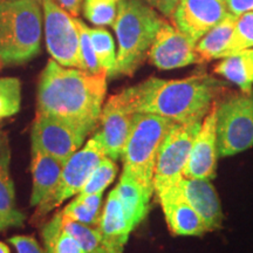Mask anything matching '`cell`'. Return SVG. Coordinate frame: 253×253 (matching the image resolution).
<instances>
[{"label": "cell", "mask_w": 253, "mask_h": 253, "mask_svg": "<svg viewBox=\"0 0 253 253\" xmlns=\"http://www.w3.org/2000/svg\"><path fill=\"white\" fill-rule=\"evenodd\" d=\"M41 0L0 1V66L21 65L40 53Z\"/></svg>", "instance_id": "4"}, {"label": "cell", "mask_w": 253, "mask_h": 253, "mask_svg": "<svg viewBox=\"0 0 253 253\" xmlns=\"http://www.w3.org/2000/svg\"><path fill=\"white\" fill-rule=\"evenodd\" d=\"M66 162L47 155L42 151L32 149V175L33 188L31 195V205L37 207L58 184Z\"/></svg>", "instance_id": "19"}, {"label": "cell", "mask_w": 253, "mask_h": 253, "mask_svg": "<svg viewBox=\"0 0 253 253\" xmlns=\"http://www.w3.org/2000/svg\"><path fill=\"white\" fill-rule=\"evenodd\" d=\"M62 213L82 224L99 227L102 214V194L79 195L63 209Z\"/></svg>", "instance_id": "23"}, {"label": "cell", "mask_w": 253, "mask_h": 253, "mask_svg": "<svg viewBox=\"0 0 253 253\" xmlns=\"http://www.w3.org/2000/svg\"><path fill=\"white\" fill-rule=\"evenodd\" d=\"M107 253H123V250H110Z\"/></svg>", "instance_id": "39"}, {"label": "cell", "mask_w": 253, "mask_h": 253, "mask_svg": "<svg viewBox=\"0 0 253 253\" xmlns=\"http://www.w3.org/2000/svg\"><path fill=\"white\" fill-rule=\"evenodd\" d=\"M135 114L121 93L112 95L102 107L99 131L106 156L118 161L121 158L126 142L134 125Z\"/></svg>", "instance_id": "12"}, {"label": "cell", "mask_w": 253, "mask_h": 253, "mask_svg": "<svg viewBox=\"0 0 253 253\" xmlns=\"http://www.w3.org/2000/svg\"><path fill=\"white\" fill-rule=\"evenodd\" d=\"M227 12L239 17V15L253 12V0H224Z\"/></svg>", "instance_id": "34"}, {"label": "cell", "mask_w": 253, "mask_h": 253, "mask_svg": "<svg viewBox=\"0 0 253 253\" xmlns=\"http://www.w3.org/2000/svg\"><path fill=\"white\" fill-rule=\"evenodd\" d=\"M106 157L100 134L96 132L87 142L84 149L77 151L63 166L61 176L55 188L37 205L34 218H42L53 209L58 208L66 199L80 194L91 172Z\"/></svg>", "instance_id": "7"}, {"label": "cell", "mask_w": 253, "mask_h": 253, "mask_svg": "<svg viewBox=\"0 0 253 253\" xmlns=\"http://www.w3.org/2000/svg\"><path fill=\"white\" fill-rule=\"evenodd\" d=\"M163 19L143 0H121L113 24L119 50L115 75L131 77L147 59Z\"/></svg>", "instance_id": "3"}, {"label": "cell", "mask_w": 253, "mask_h": 253, "mask_svg": "<svg viewBox=\"0 0 253 253\" xmlns=\"http://www.w3.org/2000/svg\"><path fill=\"white\" fill-rule=\"evenodd\" d=\"M121 0H84V2H90V4H96V2H100V4H120Z\"/></svg>", "instance_id": "36"}, {"label": "cell", "mask_w": 253, "mask_h": 253, "mask_svg": "<svg viewBox=\"0 0 253 253\" xmlns=\"http://www.w3.org/2000/svg\"><path fill=\"white\" fill-rule=\"evenodd\" d=\"M250 48H253V12H248L237 17L232 38L223 59Z\"/></svg>", "instance_id": "27"}, {"label": "cell", "mask_w": 253, "mask_h": 253, "mask_svg": "<svg viewBox=\"0 0 253 253\" xmlns=\"http://www.w3.org/2000/svg\"><path fill=\"white\" fill-rule=\"evenodd\" d=\"M202 121L177 123L167 135L155 168L154 192L156 196L178 185L182 181L192 143Z\"/></svg>", "instance_id": "8"}, {"label": "cell", "mask_w": 253, "mask_h": 253, "mask_svg": "<svg viewBox=\"0 0 253 253\" xmlns=\"http://www.w3.org/2000/svg\"><path fill=\"white\" fill-rule=\"evenodd\" d=\"M62 229L71 235L80 244L86 253H107L112 249H108L104 244L102 236L97 227H93L82 224L62 213L61 211Z\"/></svg>", "instance_id": "24"}, {"label": "cell", "mask_w": 253, "mask_h": 253, "mask_svg": "<svg viewBox=\"0 0 253 253\" xmlns=\"http://www.w3.org/2000/svg\"><path fill=\"white\" fill-rule=\"evenodd\" d=\"M214 73L237 84L242 91L253 89V61L246 50L224 58L214 67Z\"/></svg>", "instance_id": "22"}, {"label": "cell", "mask_w": 253, "mask_h": 253, "mask_svg": "<svg viewBox=\"0 0 253 253\" xmlns=\"http://www.w3.org/2000/svg\"><path fill=\"white\" fill-rule=\"evenodd\" d=\"M9 243L14 246L18 253H47L39 243L31 236H14L9 238Z\"/></svg>", "instance_id": "32"}, {"label": "cell", "mask_w": 253, "mask_h": 253, "mask_svg": "<svg viewBox=\"0 0 253 253\" xmlns=\"http://www.w3.org/2000/svg\"><path fill=\"white\" fill-rule=\"evenodd\" d=\"M183 197L201 217L208 231L219 229L223 221V211L219 197L208 179L182 178L179 182Z\"/></svg>", "instance_id": "16"}, {"label": "cell", "mask_w": 253, "mask_h": 253, "mask_svg": "<svg viewBox=\"0 0 253 253\" xmlns=\"http://www.w3.org/2000/svg\"><path fill=\"white\" fill-rule=\"evenodd\" d=\"M0 253H11L9 252L8 246H6V244H4V243L1 242H0Z\"/></svg>", "instance_id": "37"}, {"label": "cell", "mask_w": 253, "mask_h": 253, "mask_svg": "<svg viewBox=\"0 0 253 253\" xmlns=\"http://www.w3.org/2000/svg\"><path fill=\"white\" fill-rule=\"evenodd\" d=\"M89 36L91 45H93L95 55L99 60L100 66L107 72L108 77L115 75L116 54L114 38L108 31L104 28H89Z\"/></svg>", "instance_id": "26"}, {"label": "cell", "mask_w": 253, "mask_h": 253, "mask_svg": "<svg viewBox=\"0 0 253 253\" xmlns=\"http://www.w3.org/2000/svg\"><path fill=\"white\" fill-rule=\"evenodd\" d=\"M42 239L47 253H86L77 240L62 229L61 211L43 227Z\"/></svg>", "instance_id": "25"}, {"label": "cell", "mask_w": 253, "mask_h": 253, "mask_svg": "<svg viewBox=\"0 0 253 253\" xmlns=\"http://www.w3.org/2000/svg\"><path fill=\"white\" fill-rule=\"evenodd\" d=\"M55 1L60 7L75 18L79 17L84 4V0H55Z\"/></svg>", "instance_id": "35"}, {"label": "cell", "mask_w": 253, "mask_h": 253, "mask_svg": "<svg viewBox=\"0 0 253 253\" xmlns=\"http://www.w3.org/2000/svg\"><path fill=\"white\" fill-rule=\"evenodd\" d=\"M218 156L217 103H214L195 136L183 178L213 179L216 177Z\"/></svg>", "instance_id": "13"}, {"label": "cell", "mask_w": 253, "mask_h": 253, "mask_svg": "<svg viewBox=\"0 0 253 253\" xmlns=\"http://www.w3.org/2000/svg\"><path fill=\"white\" fill-rule=\"evenodd\" d=\"M246 52H248V54L250 55V58H251V59H252V61H253V48L246 49Z\"/></svg>", "instance_id": "38"}, {"label": "cell", "mask_w": 253, "mask_h": 253, "mask_svg": "<svg viewBox=\"0 0 253 253\" xmlns=\"http://www.w3.org/2000/svg\"><path fill=\"white\" fill-rule=\"evenodd\" d=\"M236 15L229 13L224 20L211 28L196 43V53L199 61L208 62L214 59H223L224 53L232 38L236 24Z\"/></svg>", "instance_id": "21"}, {"label": "cell", "mask_w": 253, "mask_h": 253, "mask_svg": "<svg viewBox=\"0 0 253 253\" xmlns=\"http://www.w3.org/2000/svg\"><path fill=\"white\" fill-rule=\"evenodd\" d=\"M46 46L53 60L63 67L80 69V39L74 18L54 0H41Z\"/></svg>", "instance_id": "9"}, {"label": "cell", "mask_w": 253, "mask_h": 253, "mask_svg": "<svg viewBox=\"0 0 253 253\" xmlns=\"http://www.w3.org/2000/svg\"><path fill=\"white\" fill-rule=\"evenodd\" d=\"M217 140L221 157L253 147V89L217 103Z\"/></svg>", "instance_id": "6"}, {"label": "cell", "mask_w": 253, "mask_h": 253, "mask_svg": "<svg viewBox=\"0 0 253 253\" xmlns=\"http://www.w3.org/2000/svg\"><path fill=\"white\" fill-rule=\"evenodd\" d=\"M21 82L17 78L0 79V120L13 116L20 110Z\"/></svg>", "instance_id": "29"}, {"label": "cell", "mask_w": 253, "mask_h": 253, "mask_svg": "<svg viewBox=\"0 0 253 253\" xmlns=\"http://www.w3.org/2000/svg\"><path fill=\"white\" fill-rule=\"evenodd\" d=\"M227 14L224 0H181L170 19L177 30L197 43Z\"/></svg>", "instance_id": "14"}, {"label": "cell", "mask_w": 253, "mask_h": 253, "mask_svg": "<svg viewBox=\"0 0 253 253\" xmlns=\"http://www.w3.org/2000/svg\"><path fill=\"white\" fill-rule=\"evenodd\" d=\"M97 229L102 236L104 244L112 250H123L126 243L128 242L129 235L134 230L126 216L115 190L109 192L106 204L102 209Z\"/></svg>", "instance_id": "17"}, {"label": "cell", "mask_w": 253, "mask_h": 253, "mask_svg": "<svg viewBox=\"0 0 253 253\" xmlns=\"http://www.w3.org/2000/svg\"><path fill=\"white\" fill-rule=\"evenodd\" d=\"M0 1H4V0H0Z\"/></svg>", "instance_id": "40"}, {"label": "cell", "mask_w": 253, "mask_h": 253, "mask_svg": "<svg viewBox=\"0 0 253 253\" xmlns=\"http://www.w3.org/2000/svg\"><path fill=\"white\" fill-rule=\"evenodd\" d=\"M107 77L106 72L91 74L49 60L38 84L37 113L58 119L89 135L100 122Z\"/></svg>", "instance_id": "1"}, {"label": "cell", "mask_w": 253, "mask_h": 253, "mask_svg": "<svg viewBox=\"0 0 253 253\" xmlns=\"http://www.w3.org/2000/svg\"><path fill=\"white\" fill-rule=\"evenodd\" d=\"M86 135L74 126L50 116L38 114L32 128V149L67 162L84 144Z\"/></svg>", "instance_id": "10"}, {"label": "cell", "mask_w": 253, "mask_h": 253, "mask_svg": "<svg viewBox=\"0 0 253 253\" xmlns=\"http://www.w3.org/2000/svg\"><path fill=\"white\" fill-rule=\"evenodd\" d=\"M223 82L210 75L179 80L149 78L122 90L134 113L154 114L177 123L202 121L216 103Z\"/></svg>", "instance_id": "2"}, {"label": "cell", "mask_w": 253, "mask_h": 253, "mask_svg": "<svg viewBox=\"0 0 253 253\" xmlns=\"http://www.w3.org/2000/svg\"><path fill=\"white\" fill-rule=\"evenodd\" d=\"M119 4H90L84 2V14L96 26H113L118 15Z\"/></svg>", "instance_id": "31"}, {"label": "cell", "mask_w": 253, "mask_h": 253, "mask_svg": "<svg viewBox=\"0 0 253 253\" xmlns=\"http://www.w3.org/2000/svg\"><path fill=\"white\" fill-rule=\"evenodd\" d=\"M148 5L157 9L166 18H171V15L181 0H144Z\"/></svg>", "instance_id": "33"}, {"label": "cell", "mask_w": 253, "mask_h": 253, "mask_svg": "<svg viewBox=\"0 0 253 253\" xmlns=\"http://www.w3.org/2000/svg\"><path fill=\"white\" fill-rule=\"evenodd\" d=\"M168 227L175 236H202L208 232L201 217L183 197L179 184L157 196Z\"/></svg>", "instance_id": "15"}, {"label": "cell", "mask_w": 253, "mask_h": 253, "mask_svg": "<svg viewBox=\"0 0 253 253\" xmlns=\"http://www.w3.org/2000/svg\"><path fill=\"white\" fill-rule=\"evenodd\" d=\"M176 125L173 120L163 116L135 114L134 125L121 155L123 172L132 177L150 196L154 194V175L160 149Z\"/></svg>", "instance_id": "5"}, {"label": "cell", "mask_w": 253, "mask_h": 253, "mask_svg": "<svg viewBox=\"0 0 253 253\" xmlns=\"http://www.w3.org/2000/svg\"><path fill=\"white\" fill-rule=\"evenodd\" d=\"M148 58L161 71H172L201 63L196 53L195 41L164 19L153 41Z\"/></svg>", "instance_id": "11"}, {"label": "cell", "mask_w": 253, "mask_h": 253, "mask_svg": "<svg viewBox=\"0 0 253 253\" xmlns=\"http://www.w3.org/2000/svg\"><path fill=\"white\" fill-rule=\"evenodd\" d=\"M74 20L78 26L79 39H80V69L84 72L91 73V74H97V73L106 72L103 71L102 67H101L99 60H97L96 55H95L93 45H91L90 41L89 27H88L84 21H81L79 18H75Z\"/></svg>", "instance_id": "30"}, {"label": "cell", "mask_w": 253, "mask_h": 253, "mask_svg": "<svg viewBox=\"0 0 253 253\" xmlns=\"http://www.w3.org/2000/svg\"><path fill=\"white\" fill-rule=\"evenodd\" d=\"M114 190L121 202L126 218L135 229L149 211L151 196L132 177L125 172H122L119 184Z\"/></svg>", "instance_id": "20"}, {"label": "cell", "mask_w": 253, "mask_h": 253, "mask_svg": "<svg viewBox=\"0 0 253 253\" xmlns=\"http://www.w3.org/2000/svg\"><path fill=\"white\" fill-rule=\"evenodd\" d=\"M118 171L119 167L115 161L106 156L101 161L99 166L95 168L79 195L103 194L104 190L108 188L110 183H113L115 179Z\"/></svg>", "instance_id": "28"}, {"label": "cell", "mask_w": 253, "mask_h": 253, "mask_svg": "<svg viewBox=\"0 0 253 253\" xmlns=\"http://www.w3.org/2000/svg\"><path fill=\"white\" fill-rule=\"evenodd\" d=\"M25 216L15 207L14 185L9 173V147L5 135H0V231L21 226Z\"/></svg>", "instance_id": "18"}]
</instances>
